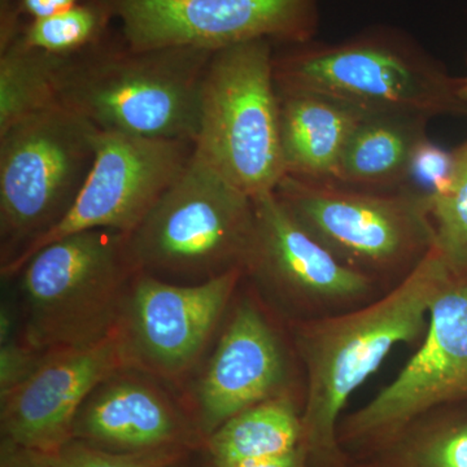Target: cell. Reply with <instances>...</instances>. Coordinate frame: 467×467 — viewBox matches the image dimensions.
<instances>
[{
    "mask_svg": "<svg viewBox=\"0 0 467 467\" xmlns=\"http://www.w3.org/2000/svg\"><path fill=\"white\" fill-rule=\"evenodd\" d=\"M214 51L135 50L109 36L67 58L57 101L101 131L195 144L205 69Z\"/></svg>",
    "mask_w": 467,
    "mask_h": 467,
    "instance_id": "7a4b0ae2",
    "label": "cell"
},
{
    "mask_svg": "<svg viewBox=\"0 0 467 467\" xmlns=\"http://www.w3.org/2000/svg\"><path fill=\"white\" fill-rule=\"evenodd\" d=\"M254 221L244 275L291 306H343L370 296L373 276L342 263L278 201L254 199Z\"/></svg>",
    "mask_w": 467,
    "mask_h": 467,
    "instance_id": "4fadbf2b",
    "label": "cell"
},
{
    "mask_svg": "<svg viewBox=\"0 0 467 467\" xmlns=\"http://www.w3.org/2000/svg\"><path fill=\"white\" fill-rule=\"evenodd\" d=\"M45 353L21 340L20 334L0 342V399L20 386L41 364Z\"/></svg>",
    "mask_w": 467,
    "mask_h": 467,
    "instance_id": "484cf974",
    "label": "cell"
},
{
    "mask_svg": "<svg viewBox=\"0 0 467 467\" xmlns=\"http://www.w3.org/2000/svg\"><path fill=\"white\" fill-rule=\"evenodd\" d=\"M275 42L220 48L209 58L195 150L252 199L285 177Z\"/></svg>",
    "mask_w": 467,
    "mask_h": 467,
    "instance_id": "8992f818",
    "label": "cell"
},
{
    "mask_svg": "<svg viewBox=\"0 0 467 467\" xmlns=\"http://www.w3.org/2000/svg\"><path fill=\"white\" fill-rule=\"evenodd\" d=\"M275 75L278 88L325 95L367 115L467 116L460 77L389 27L342 42L285 45L275 54Z\"/></svg>",
    "mask_w": 467,
    "mask_h": 467,
    "instance_id": "3957f363",
    "label": "cell"
},
{
    "mask_svg": "<svg viewBox=\"0 0 467 467\" xmlns=\"http://www.w3.org/2000/svg\"><path fill=\"white\" fill-rule=\"evenodd\" d=\"M292 216L342 263L359 272L413 269L435 245L429 196L285 175L275 189Z\"/></svg>",
    "mask_w": 467,
    "mask_h": 467,
    "instance_id": "ba28073f",
    "label": "cell"
},
{
    "mask_svg": "<svg viewBox=\"0 0 467 467\" xmlns=\"http://www.w3.org/2000/svg\"><path fill=\"white\" fill-rule=\"evenodd\" d=\"M284 346L252 301L233 310L196 389L199 417L209 434L261 402L288 395Z\"/></svg>",
    "mask_w": 467,
    "mask_h": 467,
    "instance_id": "9a60e30c",
    "label": "cell"
},
{
    "mask_svg": "<svg viewBox=\"0 0 467 467\" xmlns=\"http://www.w3.org/2000/svg\"><path fill=\"white\" fill-rule=\"evenodd\" d=\"M15 5L16 0H0V43L7 42L20 29V16Z\"/></svg>",
    "mask_w": 467,
    "mask_h": 467,
    "instance_id": "f546056e",
    "label": "cell"
},
{
    "mask_svg": "<svg viewBox=\"0 0 467 467\" xmlns=\"http://www.w3.org/2000/svg\"><path fill=\"white\" fill-rule=\"evenodd\" d=\"M55 467H167L168 456L159 453H121L72 439L51 454Z\"/></svg>",
    "mask_w": 467,
    "mask_h": 467,
    "instance_id": "cb8c5ba5",
    "label": "cell"
},
{
    "mask_svg": "<svg viewBox=\"0 0 467 467\" xmlns=\"http://www.w3.org/2000/svg\"><path fill=\"white\" fill-rule=\"evenodd\" d=\"M420 343L399 376L343 420L339 441L389 444L434 409L467 400V272L451 269Z\"/></svg>",
    "mask_w": 467,
    "mask_h": 467,
    "instance_id": "9c48e42d",
    "label": "cell"
},
{
    "mask_svg": "<svg viewBox=\"0 0 467 467\" xmlns=\"http://www.w3.org/2000/svg\"><path fill=\"white\" fill-rule=\"evenodd\" d=\"M308 451L306 447L301 445L296 451L285 456L275 457V459L254 461V462L242 463V465L234 467H306L308 461Z\"/></svg>",
    "mask_w": 467,
    "mask_h": 467,
    "instance_id": "f1b7e54d",
    "label": "cell"
},
{
    "mask_svg": "<svg viewBox=\"0 0 467 467\" xmlns=\"http://www.w3.org/2000/svg\"><path fill=\"white\" fill-rule=\"evenodd\" d=\"M97 130L57 103L0 134L2 266L72 209L94 164Z\"/></svg>",
    "mask_w": 467,
    "mask_h": 467,
    "instance_id": "52a82bcc",
    "label": "cell"
},
{
    "mask_svg": "<svg viewBox=\"0 0 467 467\" xmlns=\"http://www.w3.org/2000/svg\"><path fill=\"white\" fill-rule=\"evenodd\" d=\"M135 50L196 47L216 51L269 39H315L319 0H103Z\"/></svg>",
    "mask_w": 467,
    "mask_h": 467,
    "instance_id": "8fae6325",
    "label": "cell"
},
{
    "mask_svg": "<svg viewBox=\"0 0 467 467\" xmlns=\"http://www.w3.org/2000/svg\"><path fill=\"white\" fill-rule=\"evenodd\" d=\"M387 445V467H467V417L410 426Z\"/></svg>",
    "mask_w": 467,
    "mask_h": 467,
    "instance_id": "7402d4cb",
    "label": "cell"
},
{
    "mask_svg": "<svg viewBox=\"0 0 467 467\" xmlns=\"http://www.w3.org/2000/svg\"><path fill=\"white\" fill-rule=\"evenodd\" d=\"M450 273L434 245L380 299L296 328L297 350L306 370L303 445L309 456L328 463L340 460L337 429L350 396L396 346L422 339L430 306Z\"/></svg>",
    "mask_w": 467,
    "mask_h": 467,
    "instance_id": "6da1fadb",
    "label": "cell"
},
{
    "mask_svg": "<svg viewBox=\"0 0 467 467\" xmlns=\"http://www.w3.org/2000/svg\"><path fill=\"white\" fill-rule=\"evenodd\" d=\"M69 57L36 50L18 32L0 46V134L57 104V76Z\"/></svg>",
    "mask_w": 467,
    "mask_h": 467,
    "instance_id": "ffe728a7",
    "label": "cell"
},
{
    "mask_svg": "<svg viewBox=\"0 0 467 467\" xmlns=\"http://www.w3.org/2000/svg\"><path fill=\"white\" fill-rule=\"evenodd\" d=\"M112 18L115 17L103 0H90L52 16L23 24L18 36L36 50L58 57H75L109 36Z\"/></svg>",
    "mask_w": 467,
    "mask_h": 467,
    "instance_id": "44dd1931",
    "label": "cell"
},
{
    "mask_svg": "<svg viewBox=\"0 0 467 467\" xmlns=\"http://www.w3.org/2000/svg\"><path fill=\"white\" fill-rule=\"evenodd\" d=\"M90 174L72 209L57 227L2 266L11 278L36 251L69 234L110 229L131 234L180 177L195 146L97 130Z\"/></svg>",
    "mask_w": 467,
    "mask_h": 467,
    "instance_id": "7c38bea8",
    "label": "cell"
},
{
    "mask_svg": "<svg viewBox=\"0 0 467 467\" xmlns=\"http://www.w3.org/2000/svg\"><path fill=\"white\" fill-rule=\"evenodd\" d=\"M0 467H55L51 454L20 447L7 441L2 442Z\"/></svg>",
    "mask_w": 467,
    "mask_h": 467,
    "instance_id": "4316f807",
    "label": "cell"
},
{
    "mask_svg": "<svg viewBox=\"0 0 467 467\" xmlns=\"http://www.w3.org/2000/svg\"><path fill=\"white\" fill-rule=\"evenodd\" d=\"M276 88L285 175L335 182L344 149L367 113L316 92Z\"/></svg>",
    "mask_w": 467,
    "mask_h": 467,
    "instance_id": "e0dca14e",
    "label": "cell"
},
{
    "mask_svg": "<svg viewBox=\"0 0 467 467\" xmlns=\"http://www.w3.org/2000/svg\"><path fill=\"white\" fill-rule=\"evenodd\" d=\"M453 167V150H444L426 137L414 150L408 184L427 196L439 195L450 186Z\"/></svg>",
    "mask_w": 467,
    "mask_h": 467,
    "instance_id": "d4e9b609",
    "label": "cell"
},
{
    "mask_svg": "<svg viewBox=\"0 0 467 467\" xmlns=\"http://www.w3.org/2000/svg\"><path fill=\"white\" fill-rule=\"evenodd\" d=\"M466 67H467V57H466ZM460 92L461 97L467 101V73L463 77H460Z\"/></svg>",
    "mask_w": 467,
    "mask_h": 467,
    "instance_id": "4dcf8cb0",
    "label": "cell"
},
{
    "mask_svg": "<svg viewBox=\"0 0 467 467\" xmlns=\"http://www.w3.org/2000/svg\"><path fill=\"white\" fill-rule=\"evenodd\" d=\"M450 186L429 196L435 248L454 272H467V140L453 150Z\"/></svg>",
    "mask_w": 467,
    "mask_h": 467,
    "instance_id": "603a6c76",
    "label": "cell"
},
{
    "mask_svg": "<svg viewBox=\"0 0 467 467\" xmlns=\"http://www.w3.org/2000/svg\"><path fill=\"white\" fill-rule=\"evenodd\" d=\"M303 411L290 395L272 399L236 414L214 430L209 453L216 467L275 459L303 445Z\"/></svg>",
    "mask_w": 467,
    "mask_h": 467,
    "instance_id": "d6986e66",
    "label": "cell"
},
{
    "mask_svg": "<svg viewBox=\"0 0 467 467\" xmlns=\"http://www.w3.org/2000/svg\"><path fill=\"white\" fill-rule=\"evenodd\" d=\"M129 235L84 230L36 251L14 275L21 340L47 353L91 346L112 334L138 273Z\"/></svg>",
    "mask_w": 467,
    "mask_h": 467,
    "instance_id": "277c9868",
    "label": "cell"
},
{
    "mask_svg": "<svg viewBox=\"0 0 467 467\" xmlns=\"http://www.w3.org/2000/svg\"><path fill=\"white\" fill-rule=\"evenodd\" d=\"M244 275L242 267L196 285L137 273L116 331L126 368L177 382L201 361Z\"/></svg>",
    "mask_w": 467,
    "mask_h": 467,
    "instance_id": "30bf717a",
    "label": "cell"
},
{
    "mask_svg": "<svg viewBox=\"0 0 467 467\" xmlns=\"http://www.w3.org/2000/svg\"><path fill=\"white\" fill-rule=\"evenodd\" d=\"M429 121L402 113L365 115L344 149L335 182L373 192L408 187L409 165Z\"/></svg>",
    "mask_w": 467,
    "mask_h": 467,
    "instance_id": "ac0fdd59",
    "label": "cell"
},
{
    "mask_svg": "<svg viewBox=\"0 0 467 467\" xmlns=\"http://www.w3.org/2000/svg\"><path fill=\"white\" fill-rule=\"evenodd\" d=\"M119 371L82 405L73 439L121 453H159L182 438L183 420L171 396L150 377Z\"/></svg>",
    "mask_w": 467,
    "mask_h": 467,
    "instance_id": "2e32d148",
    "label": "cell"
},
{
    "mask_svg": "<svg viewBox=\"0 0 467 467\" xmlns=\"http://www.w3.org/2000/svg\"><path fill=\"white\" fill-rule=\"evenodd\" d=\"M126 361L117 331L79 348L45 353L41 364L2 398L3 441L55 454L73 439V426L94 389Z\"/></svg>",
    "mask_w": 467,
    "mask_h": 467,
    "instance_id": "5bb4252c",
    "label": "cell"
},
{
    "mask_svg": "<svg viewBox=\"0 0 467 467\" xmlns=\"http://www.w3.org/2000/svg\"><path fill=\"white\" fill-rule=\"evenodd\" d=\"M78 0H16L15 9L18 16H26L30 20L57 15L58 12L75 7Z\"/></svg>",
    "mask_w": 467,
    "mask_h": 467,
    "instance_id": "83f0119b",
    "label": "cell"
},
{
    "mask_svg": "<svg viewBox=\"0 0 467 467\" xmlns=\"http://www.w3.org/2000/svg\"><path fill=\"white\" fill-rule=\"evenodd\" d=\"M254 221V199L193 150L180 177L129 235V247L138 273L202 284L243 269Z\"/></svg>",
    "mask_w": 467,
    "mask_h": 467,
    "instance_id": "5b68a950",
    "label": "cell"
}]
</instances>
